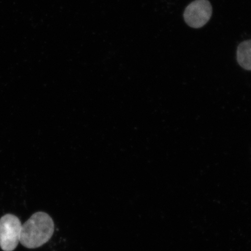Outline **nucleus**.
Listing matches in <instances>:
<instances>
[{"label": "nucleus", "mask_w": 251, "mask_h": 251, "mask_svg": "<svg viewBox=\"0 0 251 251\" xmlns=\"http://www.w3.org/2000/svg\"><path fill=\"white\" fill-rule=\"evenodd\" d=\"M51 216L43 212L34 213L22 226L20 243L29 249H37L51 239L54 232Z\"/></svg>", "instance_id": "nucleus-1"}, {"label": "nucleus", "mask_w": 251, "mask_h": 251, "mask_svg": "<svg viewBox=\"0 0 251 251\" xmlns=\"http://www.w3.org/2000/svg\"><path fill=\"white\" fill-rule=\"evenodd\" d=\"M22 226L17 216L7 214L0 219V247L4 251H13L20 243Z\"/></svg>", "instance_id": "nucleus-2"}, {"label": "nucleus", "mask_w": 251, "mask_h": 251, "mask_svg": "<svg viewBox=\"0 0 251 251\" xmlns=\"http://www.w3.org/2000/svg\"><path fill=\"white\" fill-rule=\"evenodd\" d=\"M212 14V7L208 0H195L185 9L184 19L188 26L198 29L208 23Z\"/></svg>", "instance_id": "nucleus-3"}, {"label": "nucleus", "mask_w": 251, "mask_h": 251, "mask_svg": "<svg viewBox=\"0 0 251 251\" xmlns=\"http://www.w3.org/2000/svg\"><path fill=\"white\" fill-rule=\"evenodd\" d=\"M237 59L244 70L251 71V40L244 41L238 47Z\"/></svg>", "instance_id": "nucleus-4"}]
</instances>
